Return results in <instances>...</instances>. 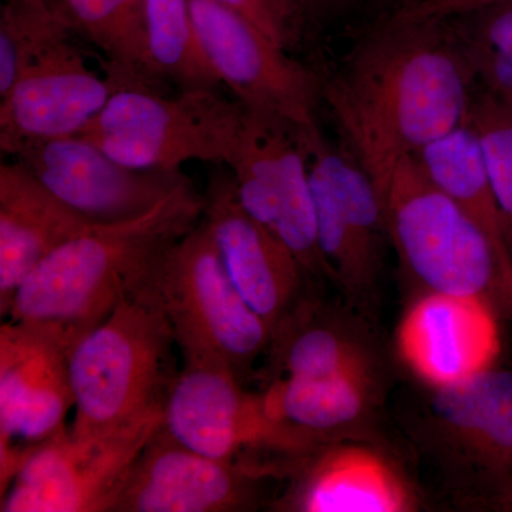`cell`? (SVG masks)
Masks as SVG:
<instances>
[{
  "label": "cell",
  "instance_id": "obj_1",
  "mask_svg": "<svg viewBox=\"0 0 512 512\" xmlns=\"http://www.w3.org/2000/svg\"><path fill=\"white\" fill-rule=\"evenodd\" d=\"M450 19H390L322 82V99L382 195L402 160L467 123L476 94Z\"/></svg>",
  "mask_w": 512,
  "mask_h": 512
},
{
  "label": "cell",
  "instance_id": "obj_2",
  "mask_svg": "<svg viewBox=\"0 0 512 512\" xmlns=\"http://www.w3.org/2000/svg\"><path fill=\"white\" fill-rule=\"evenodd\" d=\"M190 178L136 220L96 225L52 252L20 285L6 320L45 330L69 350L137 291L204 217Z\"/></svg>",
  "mask_w": 512,
  "mask_h": 512
},
{
  "label": "cell",
  "instance_id": "obj_3",
  "mask_svg": "<svg viewBox=\"0 0 512 512\" xmlns=\"http://www.w3.org/2000/svg\"><path fill=\"white\" fill-rule=\"evenodd\" d=\"M173 330L137 289L70 353L73 437H106L163 417L174 369Z\"/></svg>",
  "mask_w": 512,
  "mask_h": 512
},
{
  "label": "cell",
  "instance_id": "obj_4",
  "mask_svg": "<svg viewBox=\"0 0 512 512\" xmlns=\"http://www.w3.org/2000/svg\"><path fill=\"white\" fill-rule=\"evenodd\" d=\"M387 232L407 274L427 292L478 298L512 315V271L460 205L407 157L383 192Z\"/></svg>",
  "mask_w": 512,
  "mask_h": 512
},
{
  "label": "cell",
  "instance_id": "obj_5",
  "mask_svg": "<svg viewBox=\"0 0 512 512\" xmlns=\"http://www.w3.org/2000/svg\"><path fill=\"white\" fill-rule=\"evenodd\" d=\"M138 289L160 306L184 362L227 367L245 382L265 356L271 328L232 284L204 217Z\"/></svg>",
  "mask_w": 512,
  "mask_h": 512
},
{
  "label": "cell",
  "instance_id": "obj_6",
  "mask_svg": "<svg viewBox=\"0 0 512 512\" xmlns=\"http://www.w3.org/2000/svg\"><path fill=\"white\" fill-rule=\"evenodd\" d=\"M245 109L218 90L120 89L76 136L138 170L178 171L191 161L228 167Z\"/></svg>",
  "mask_w": 512,
  "mask_h": 512
},
{
  "label": "cell",
  "instance_id": "obj_7",
  "mask_svg": "<svg viewBox=\"0 0 512 512\" xmlns=\"http://www.w3.org/2000/svg\"><path fill=\"white\" fill-rule=\"evenodd\" d=\"M308 161L320 254L330 281L360 316L372 319L387 232L383 200L348 147L338 148L318 124L298 128Z\"/></svg>",
  "mask_w": 512,
  "mask_h": 512
},
{
  "label": "cell",
  "instance_id": "obj_8",
  "mask_svg": "<svg viewBox=\"0 0 512 512\" xmlns=\"http://www.w3.org/2000/svg\"><path fill=\"white\" fill-rule=\"evenodd\" d=\"M161 427L183 446L224 461L264 464L309 448L266 407L264 394L251 393L232 370L184 362L164 404Z\"/></svg>",
  "mask_w": 512,
  "mask_h": 512
},
{
  "label": "cell",
  "instance_id": "obj_9",
  "mask_svg": "<svg viewBox=\"0 0 512 512\" xmlns=\"http://www.w3.org/2000/svg\"><path fill=\"white\" fill-rule=\"evenodd\" d=\"M228 168L241 207L291 249L306 276L330 281L320 254L308 161L298 127L245 109L237 153Z\"/></svg>",
  "mask_w": 512,
  "mask_h": 512
},
{
  "label": "cell",
  "instance_id": "obj_10",
  "mask_svg": "<svg viewBox=\"0 0 512 512\" xmlns=\"http://www.w3.org/2000/svg\"><path fill=\"white\" fill-rule=\"evenodd\" d=\"M417 440L448 476L467 484L474 504L512 478V370L491 366L443 387H429Z\"/></svg>",
  "mask_w": 512,
  "mask_h": 512
},
{
  "label": "cell",
  "instance_id": "obj_11",
  "mask_svg": "<svg viewBox=\"0 0 512 512\" xmlns=\"http://www.w3.org/2000/svg\"><path fill=\"white\" fill-rule=\"evenodd\" d=\"M190 5L202 50L235 100L298 128L318 124L322 82L315 73L215 0H190Z\"/></svg>",
  "mask_w": 512,
  "mask_h": 512
},
{
  "label": "cell",
  "instance_id": "obj_12",
  "mask_svg": "<svg viewBox=\"0 0 512 512\" xmlns=\"http://www.w3.org/2000/svg\"><path fill=\"white\" fill-rule=\"evenodd\" d=\"M70 352L45 330L0 326V494L74 409Z\"/></svg>",
  "mask_w": 512,
  "mask_h": 512
},
{
  "label": "cell",
  "instance_id": "obj_13",
  "mask_svg": "<svg viewBox=\"0 0 512 512\" xmlns=\"http://www.w3.org/2000/svg\"><path fill=\"white\" fill-rule=\"evenodd\" d=\"M275 470L207 457L158 426L137 457L110 512H244L266 501Z\"/></svg>",
  "mask_w": 512,
  "mask_h": 512
},
{
  "label": "cell",
  "instance_id": "obj_14",
  "mask_svg": "<svg viewBox=\"0 0 512 512\" xmlns=\"http://www.w3.org/2000/svg\"><path fill=\"white\" fill-rule=\"evenodd\" d=\"M163 417L106 437L64 430L37 448L2 494V512H110Z\"/></svg>",
  "mask_w": 512,
  "mask_h": 512
},
{
  "label": "cell",
  "instance_id": "obj_15",
  "mask_svg": "<svg viewBox=\"0 0 512 512\" xmlns=\"http://www.w3.org/2000/svg\"><path fill=\"white\" fill-rule=\"evenodd\" d=\"M9 157L93 225L143 217L188 178L181 170L128 167L80 136L30 141L16 147Z\"/></svg>",
  "mask_w": 512,
  "mask_h": 512
},
{
  "label": "cell",
  "instance_id": "obj_16",
  "mask_svg": "<svg viewBox=\"0 0 512 512\" xmlns=\"http://www.w3.org/2000/svg\"><path fill=\"white\" fill-rule=\"evenodd\" d=\"M73 32L62 28L47 36L0 100V150L6 156L30 141L76 136L116 92L107 76L90 69L70 40Z\"/></svg>",
  "mask_w": 512,
  "mask_h": 512
},
{
  "label": "cell",
  "instance_id": "obj_17",
  "mask_svg": "<svg viewBox=\"0 0 512 512\" xmlns=\"http://www.w3.org/2000/svg\"><path fill=\"white\" fill-rule=\"evenodd\" d=\"M286 487L271 510L286 512H409L419 497L397 464L379 448L332 440L276 463Z\"/></svg>",
  "mask_w": 512,
  "mask_h": 512
},
{
  "label": "cell",
  "instance_id": "obj_18",
  "mask_svg": "<svg viewBox=\"0 0 512 512\" xmlns=\"http://www.w3.org/2000/svg\"><path fill=\"white\" fill-rule=\"evenodd\" d=\"M204 198V221L229 279L272 333L305 295L301 264L281 239L241 207L228 167L212 171Z\"/></svg>",
  "mask_w": 512,
  "mask_h": 512
},
{
  "label": "cell",
  "instance_id": "obj_19",
  "mask_svg": "<svg viewBox=\"0 0 512 512\" xmlns=\"http://www.w3.org/2000/svg\"><path fill=\"white\" fill-rule=\"evenodd\" d=\"M397 346L427 386L458 383L497 362L498 313L483 299L427 292L404 315Z\"/></svg>",
  "mask_w": 512,
  "mask_h": 512
},
{
  "label": "cell",
  "instance_id": "obj_20",
  "mask_svg": "<svg viewBox=\"0 0 512 512\" xmlns=\"http://www.w3.org/2000/svg\"><path fill=\"white\" fill-rule=\"evenodd\" d=\"M96 225L57 200L18 161L0 165V315L43 261Z\"/></svg>",
  "mask_w": 512,
  "mask_h": 512
},
{
  "label": "cell",
  "instance_id": "obj_21",
  "mask_svg": "<svg viewBox=\"0 0 512 512\" xmlns=\"http://www.w3.org/2000/svg\"><path fill=\"white\" fill-rule=\"evenodd\" d=\"M264 357L266 383L285 377L376 375L372 348L306 293L272 329Z\"/></svg>",
  "mask_w": 512,
  "mask_h": 512
},
{
  "label": "cell",
  "instance_id": "obj_22",
  "mask_svg": "<svg viewBox=\"0 0 512 512\" xmlns=\"http://www.w3.org/2000/svg\"><path fill=\"white\" fill-rule=\"evenodd\" d=\"M268 412L306 443L340 440L372 414L376 375L285 377L266 383Z\"/></svg>",
  "mask_w": 512,
  "mask_h": 512
},
{
  "label": "cell",
  "instance_id": "obj_23",
  "mask_svg": "<svg viewBox=\"0 0 512 512\" xmlns=\"http://www.w3.org/2000/svg\"><path fill=\"white\" fill-rule=\"evenodd\" d=\"M414 158L431 183L480 225L512 271L507 224L495 197L476 131L468 120L421 148Z\"/></svg>",
  "mask_w": 512,
  "mask_h": 512
},
{
  "label": "cell",
  "instance_id": "obj_24",
  "mask_svg": "<svg viewBox=\"0 0 512 512\" xmlns=\"http://www.w3.org/2000/svg\"><path fill=\"white\" fill-rule=\"evenodd\" d=\"M74 32L83 33L106 59L116 90L163 92L148 63L147 0H60Z\"/></svg>",
  "mask_w": 512,
  "mask_h": 512
},
{
  "label": "cell",
  "instance_id": "obj_25",
  "mask_svg": "<svg viewBox=\"0 0 512 512\" xmlns=\"http://www.w3.org/2000/svg\"><path fill=\"white\" fill-rule=\"evenodd\" d=\"M148 63L158 86L177 90H218L220 77L212 69L198 39L190 0H147Z\"/></svg>",
  "mask_w": 512,
  "mask_h": 512
},
{
  "label": "cell",
  "instance_id": "obj_26",
  "mask_svg": "<svg viewBox=\"0 0 512 512\" xmlns=\"http://www.w3.org/2000/svg\"><path fill=\"white\" fill-rule=\"evenodd\" d=\"M456 33L480 89L512 96V0L460 16Z\"/></svg>",
  "mask_w": 512,
  "mask_h": 512
},
{
  "label": "cell",
  "instance_id": "obj_27",
  "mask_svg": "<svg viewBox=\"0 0 512 512\" xmlns=\"http://www.w3.org/2000/svg\"><path fill=\"white\" fill-rule=\"evenodd\" d=\"M468 123L483 151L512 251V96L476 90Z\"/></svg>",
  "mask_w": 512,
  "mask_h": 512
},
{
  "label": "cell",
  "instance_id": "obj_28",
  "mask_svg": "<svg viewBox=\"0 0 512 512\" xmlns=\"http://www.w3.org/2000/svg\"><path fill=\"white\" fill-rule=\"evenodd\" d=\"M292 52L301 40L303 12L291 0H215Z\"/></svg>",
  "mask_w": 512,
  "mask_h": 512
},
{
  "label": "cell",
  "instance_id": "obj_29",
  "mask_svg": "<svg viewBox=\"0 0 512 512\" xmlns=\"http://www.w3.org/2000/svg\"><path fill=\"white\" fill-rule=\"evenodd\" d=\"M503 0H412L394 13L397 20L454 19Z\"/></svg>",
  "mask_w": 512,
  "mask_h": 512
},
{
  "label": "cell",
  "instance_id": "obj_30",
  "mask_svg": "<svg viewBox=\"0 0 512 512\" xmlns=\"http://www.w3.org/2000/svg\"><path fill=\"white\" fill-rule=\"evenodd\" d=\"M478 505L480 507H491L495 511L512 512V478L495 485L493 490L485 495Z\"/></svg>",
  "mask_w": 512,
  "mask_h": 512
},
{
  "label": "cell",
  "instance_id": "obj_31",
  "mask_svg": "<svg viewBox=\"0 0 512 512\" xmlns=\"http://www.w3.org/2000/svg\"><path fill=\"white\" fill-rule=\"evenodd\" d=\"M330 0H306L308 8H315V6H325Z\"/></svg>",
  "mask_w": 512,
  "mask_h": 512
},
{
  "label": "cell",
  "instance_id": "obj_32",
  "mask_svg": "<svg viewBox=\"0 0 512 512\" xmlns=\"http://www.w3.org/2000/svg\"><path fill=\"white\" fill-rule=\"evenodd\" d=\"M293 5L298 6L299 9H302L303 12H306L308 10V3H306V0H291Z\"/></svg>",
  "mask_w": 512,
  "mask_h": 512
},
{
  "label": "cell",
  "instance_id": "obj_33",
  "mask_svg": "<svg viewBox=\"0 0 512 512\" xmlns=\"http://www.w3.org/2000/svg\"><path fill=\"white\" fill-rule=\"evenodd\" d=\"M35 2L55 3V5H62L60 0H35Z\"/></svg>",
  "mask_w": 512,
  "mask_h": 512
},
{
  "label": "cell",
  "instance_id": "obj_34",
  "mask_svg": "<svg viewBox=\"0 0 512 512\" xmlns=\"http://www.w3.org/2000/svg\"><path fill=\"white\" fill-rule=\"evenodd\" d=\"M410 2H412V0H410ZM407 3H409V2H407Z\"/></svg>",
  "mask_w": 512,
  "mask_h": 512
},
{
  "label": "cell",
  "instance_id": "obj_35",
  "mask_svg": "<svg viewBox=\"0 0 512 512\" xmlns=\"http://www.w3.org/2000/svg\"><path fill=\"white\" fill-rule=\"evenodd\" d=\"M409 2H410V0H409Z\"/></svg>",
  "mask_w": 512,
  "mask_h": 512
}]
</instances>
